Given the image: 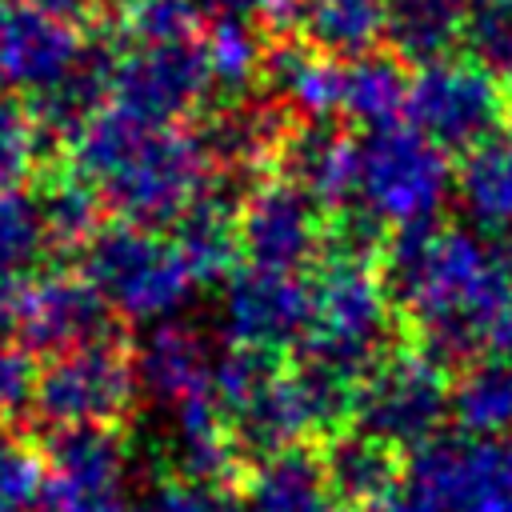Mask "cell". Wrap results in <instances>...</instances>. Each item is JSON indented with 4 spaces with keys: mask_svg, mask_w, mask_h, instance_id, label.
<instances>
[{
    "mask_svg": "<svg viewBox=\"0 0 512 512\" xmlns=\"http://www.w3.org/2000/svg\"><path fill=\"white\" fill-rule=\"evenodd\" d=\"M52 248L44 212L36 192L0 188V304L20 292L36 272H44V256Z\"/></svg>",
    "mask_w": 512,
    "mask_h": 512,
    "instance_id": "cell-24",
    "label": "cell"
},
{
    "mask_svg": "<svg viewBox=\"0 0 512 512\" xmlns=\"http://www.w3.org/2000/svg\"><path fill=\"white\" fill-rule=\"evenodd\" d=\"M456 196L472 224L488 232L512 228V128L464 152L456 168Z\"/></svg>",
    "mask_w": 512,
    "mask_h": 512,
    "instance_id": "cell-21",
    "label": "cell"
},
{
    "mask_svg": "<svg viewBox=\"0 0 512 512\" xmlns=\"http://www.w3.org/2000/svg\"><path fill=\"white\" fill-rule=\"evenodd\" d=\"M380 280L416 348L452 360H512V260L468 228L424 224L388 236Z\"/></svg>",
    "mask_w": 512,
    "mask_h": 512,
    "instance_id": "cell-1",
    "label": "cell"
},
{
    "mask_svg": "<svg viewBox=\"0 0 512 512\" xmlns=\"http://www.w3.org/2000/svg\"><path fill=\"white\" fill-rule=\"evenodd\" d=\"M312 324V284L288 272L268 268H236L220 292V332L228 348L268 352L304 344Z\"/></svg>",
    "mask_w": 512,
    "mask_h": 512,
    "instance_id": "cell-13",
    "label": "cell"
},
{
    "mask_svg": "<svg viewBox=\"0 0 512 512\" xmlns=\"http://www.w3.org/2000/svg\"><path fill=\"white\" fill-rule=\"evenodd\" d=\"M512 112V92L500 68L476 60L472 52H452L444 60L420 64L408 76L404 124H412L440 152H472L496 132H504Z\"/></svg>",
    "mask_w": 512,
    "mask_h": 512,
    "instance_id": "cell-6",
    "label": "cell"
},
{
    "mask_svg": "<svg viewBox=\"0 0 512 512\" xmlns=\"http://www.w3.org/2000/svg\"><path fill=\"white\" fill-rule=\"evenodd\" d=\"M44 512L124 508L132 444L116 428H60L44 452Z\"/></svg>",
    "mask_w": 512,
    "mask_h": 512,
    "instance_id": "cell-14",
    "label": "cell"
},
{
    "mask_svg": "<svg viewBox=\"0 0 512 512\" xmlns=\"http://www.w3.org/2000/svg\"><path fill=\"white\" fill-rule=\"evenodd\" d=\"M464 4L460 0H388L384 40L400 60L432 64L456 52L464 40Z\"/></svg>",
    "mask_w": 512,
    "mask_h": 512,
    "instance_id": "cell-23",
    "label": "cell"
},
{
    "mask_svg": "<svg viewBox=\"0 0 512 512\" xmlns=\"http://www.w3.org/2000/svg\"><path fill=\"white\" fill-rule=\"evenodd\" d=\"M104 68V104H116L132 116L180 124L184 116L200 112L216 92L200 36L192 40H164V44H124L100 60Z\"/></svg>",
    "mask_w": 512,
    "mask_h": 512,
    "instance_id": "cell-8",
    "label": "cell"
},
{
    "mask_svg": "<svg viewBox=\"0 0 512 512\" xmlns=\"http://www.w3.org/2000/svg\"><path fill=\"white\" fill-rule=\"evenodd\" d=\"M280 176L304 188L324 212H344L356 192V136L332 132L328 124H308L284 136L276 152Z\"/></svg>",
    "mask_w": 512,
    "mask_h": 512,
    "instance_id": "cell-16",
    "label": "cell"
},
{
    "mask_svg": "<svg viewBox=\"0 0 512 512\" xmlns=\"http://www.w3.org/2000/svg\"><path fill=\"white\" fill-rule=\"evenodd\" d=\"M104 512H128V508H104Z\"/></svg>",
    "mask_w": 512,
    "mask_h": 512,
    "instance_id": "cell-39",
    "label": "cell"
},
{
    "mask_svg": "<svg viewBox=\"0 0 512 512\" xmlns=\"http://www.w3.org/2000/svg\"><path fill=\"white\" fill-rule=\"evenodd\" d=\"M404 100H408V76L400 72L396 60L372 56V52L356 56V60H344L340 116H348V120L364 124V132H372V128L400 124Z\"/></svg>",
    "mask_w": 512,
    "mask_h": 512,
    "instance_id": "cell-25",
    "label": "cell"
},
{
    "mask_svg": "<svg viewBox=\"0 0 512 512\" xmlns=\"http://www.w3.org/2000/svg\"><path fill=\"white\" fill-rule=\"evenodd\" d=\"M236 236H240V256L252 268L300 276L324 256L328 212L280 172L256 176L240 200Z\"/></svg>",
    "mask_w": 512,
    "mask_h": 512,
    "instance_id": "cell-12",
    "label": "cell"
},
{
    "mask_svg": "<svg viewBox=\"0 0 512 512\" xmlns=\"http://www.w3.org/2000/svg\"><path fill=\"white\" fill-rule=\"evenodd\" d=\"M404 476L432 512H512V440L436 436L412 452Z\"/></svg>",
    "mask_w": 512,
    "mask_h": 512,
    "instance_id": "cell-11",
    "label": "cell"
},
{
    "mask_svg": "<svg viewBox=\"0 0 512 512\" xmlns=\"http://www.w3.org/2000/svg\"><path fill=\"white\" fill-rule=\"evenodd\" d=\"M40 212L52 236V248H84L96 232H100V196L88 180H80L72 168L52 176L40 192Z\"/></svg>",
    "mask_w": 512,
    "mask_h": 512,
    "instance_id": "cell-27",
    "label": "cell"
},
{
    "mask_svg": "<svg viewBox=\"0 0 512 512\" xmlns=\"http://www.w3.org/2000/svg\"><path fill=\"white\" fill-rule=\"evenodd\" d=\"M464 12H476V8H492V4H512V0H460Z\"/></svg>",
    "mask_w": 512,
    "mask_h": 512,
    "instance_id": "cell-36",
    "label": "cell"
},
{
    "mask_svg": "<svg viewBox=\"0 0 512 512\" xmlns=\"http://www.w3.org/2000/svg\"><path fill=\"white\" fill-rule=\"evenodd\" d=\"M448 396V364L412 344L388 352L360 380L352 424L356 432H368L396 452H416L440 436V424L448 420Z\"/></svg>",
    "mask_w": 512,
    "mask_h": 512,
    "instance_id": "cell-7",
    "label": "cell"
},
{
    "mask_svg": "<svg viewBox=\"0 0 512 512\" xmlns=\"http://www.w3.org/2000/svg\"><path fill=\"white\" fill-rule=\"evenodd\" d=\"M136 400L132 356L116 344H88L52 356L32 384V412L52 428H116Z\"/></svg>",
    "mask_w": 512,
    "mask_h": 512,
    "instance_id": "cell-9",
    "label": "cell"
},
{
    "mask_svg": "<svg viewBox=\"0 0 512 512\" xmlns=\"http://www.w3.org/2000/svg\"><path fill=\"white\" fill-rule=\"evenodd\" d=\"M448 416L472 440H512V360H472L452 380Z\"/></svg>",
    "mask_w": 512,
    "mask_h": 512,
    "instance_id": "cell-22",
    "label": "cell"
},
{
    "mask_svg": "<svg viewBox=\"0 0 512 512\" xmlns=\"http://www.w3.org/2000/svg\"><path fill=\"white\" fill-rule=\"evenodd\" d=\"M268 80L276 100L304 116L308 124H328L332 116H340V100H344V60L312 52V48H284L276 52L268 64Z\"/></svg>",
    "mask_w": 512,
    "mask_h": 512,
    "instance_id": "cell-20",
    "label": "cell"
},
{
    "mask_svg": "<svg viewBox=\"0 0 512 512\" xmlns=\"http://www.w3.org/2000/svg\"><path fill=\"white\" fill-rule=\"evenodd\" d=\"M456 188L448 152L424 140L412 124L372 128L356 140V212L372 216L384 232L436 224L440 208Z\"/></svg>",
    "mask_w": 512,
    "mask_h": 512,
    "instance_id": "cell-4",
    "label": "cell"
},
{
    "mask_svg": "<svg viewBox=\"0 0 512 512\" xmlns=\"http://www.w3.org/2000/svg\"><path fill=\"white\" fill-rule=\"evenodd\" d=\"M192 4H196V12L204 8L212 16H236V20H252V16L284 20V8H288V0H192Z\"/></svg>",
    "mask_w": 512,
    "mask_h": 512,
    "instance_id": "cell-33",
    "label": "cell"
},
{
    "mask_svg": "<svg viewBox=\"0 0 512 512\" xmlns=\"http://www.w3.org/2000/svg\"><path fill=\"white\" fill-rule=\"evenodd\" d=\"M216 360L220 356L212 340L196 324H184V320L148 324L132 356L136 392H144L160 412L216 400L212 396Z\"/></svg>",
    "mask_w": 512,
    "mask_h": 512,
    "instance_id": "cell-15",
    "label": "cell"
},
{
    "mask_svg": "<svg viewBox=\"0 0 512 512\" xmlns=\"http://www.w3.org/2000/svg\"><path fill=\"white\" fill-rule=\"evenodd\" d=\"M44 120L36 108L0 88V188H20L44 156Z\"/></svg>",
    "mask_w": 512,
    "mask_h": 512,
    "instance_id": "cell-28",
    "label": "cell"
},
{
    "mask_svg": "<svg viewBox=\"0 0 512 512\" xmlns=\"http://www.w3.org/2000/svg\"><path fill=\"white\" fill-rule=\"evenodd\" d=\"M352 512H432L424 500H416L408 488L404 492H396V496H388V500H380V504H368V508H352Z\"/></svg>",
    "mask_w": 512,
    "mask_h": 512,
    "instance_id": "cell-34",
    "label": "cell"
},
{
    "mask_svg": "<svg viewBox=\"0 0 512 512\" xmlns=\"http://www.w3.org/2000/svg\"><path fill=\"white\" fill-rule=\"evenodd\" d=\"M12 4H24V0H0V12H4V8H12Z\"/></svg>",
    "mask_w": 512,
    "mask_h": 512,
    "instance_id": "cell-37",
    "label": "cell"
},
{
    "mask_svg": "<svg viewBox=\"0 0 512 512\" xmlns=\"http://www.w3.org/2000/svg\"><path fill=\"white\" fill-rule=\"evenodd\" d=\"M44 484L48 468L40 448L20 432L0 428V512H40Z\"/></svg>",
    "mask_w": 512,
    "mask_h": 512,
    "instance_id": "cell-29",
    "label": "cell"
},
{
    "mask_svg": "<svg viewBox=\"0 0 512 512\" xmlns=\"http://www.w3.org/2000/svg\"><path fill=\"white\" fill-rule=\"evenodd\" d=\"M32 384H36L32 356L0 316V420L32 400Z\"/></svg>",
    "mask_w": 512,
    "mask_h": 512,
    "instance_id": "cell-32",
    "label": "cell"
},
{
    "mask_svg": "<svg viewBox=\"0 0 512 512\" xmlns=\"http://www.w3.org/2000/svg\"><path fill=\"white\" fill-rule=\"evenodd\" d=\"M96 4H128V0H96Z\"/></svg>",
    "mask_w": 512,
    "mask_h": 512,
    "instance_id": "cell-38",
    "label": "cell"
},
{
    "mask_svg": "<svg viewBox=\"0 0 512 512\" xmlns=\"http://www.w3.org/2000/svg\"><path fill=\"white\" fill-rule=\"evenodd\" d=\"M320 460L332 500L344 504L348 512L396 496V484L404 476L400 452L368 432H336L332 440H324Z\"/></svg>",
    "mask_w": 512,
    "mask_h": 512,
    "instance_id": "cell-19",
    "label": "cell"
},
{
    "mask_svg": "<svg viewBox=\"0 0 512 512\" xmlns=\"http://www.w3.org/2000/svg\"><path fill=\"white\" fill-rule=\"evenodd\" d=\"M284 24L296 28L304 48L356 60L384 40L388 0H288Z\"/></svg>",
    "mask_w": 512,
    "mask_h": 512,
    "instance_id": "cell-18",
    "label": "cell"
},
{
    "mask_svg": "<svg viewBox=\"0 0 512 512\" xmlns=\"http://www.w3.org/2000/svg\"><path fill=\"white\" fill-rule=\"evenodd\" d=\"M392 300L376 264L320 260L300 360L360 384L392 348Z\"/></svg>",
    "mask_w": 512,
    "mask_h": 512,
    "instance_id": "cell-3",
    "label": "cell"
},
{
    "mask_svg": "<svg viewBox=\"0 0 512 512\" xmlns=\"http://www.w3.org/2000/svg\"><path fill=\"white\" fill-rule=\"evenodd\" d=\"M24 4H36V8H44V12H56V16H68V20H76L84 8H92L96 0H24Z\"/></svg>",
    "mask_w": 512,
    "mask_h": 512,
    "instance_id": "cell-35",
    "label": "cell"
},
{
    "mask_svg": "<svg viewBox=\"0 0 512 512\" xmlns=\"http://www.w3.org/2000/svg\"><path fill=\"white\" fill-rule=\"evenodd\" d=\"M244 512H332V488L324 476V460L304 448H280L256 456L240 480Z\"/></svg>",
    "mask_w": 512,
    "mask_h": 512,
    "instance_id": "cell-17",
    "label": "cell"
},
{
    "mask_svg": "<svg viewBox=\"0 0 512 512\" xmlns=\"http://www.w3.org/2000/svg\"><path fill=\"white\" fill-rule=\"evenodd\" d=\"M72 172L88 180L104 208L140 228L176 224L216 180L204 136L184 124L132 116L100 104L68 136Z\"/></svg>",
    "mask_w": 512,
    "mask_h": 512,
    "instance_id": "cell-2",
    "label": "cell"
},
{
    "mask_svg": "<svg viewBox=\"0 0 512 512\" xmlns=\"http://www.w3.org/2000/svg\"><path fill=\"white\" fill-rule=\"evenodd\" d=\"M84 276L112 308V316L144 328L176 320L196 288V276L184 264L176 240L128 220L100 224V232L84 244Z\"/></svg>",
    "mask_w": 512,
    "mask_h": 512,
    "instance_id": "cell-5",
    "label": "cell"
},
{
    "mask_svg": "<svg viewBox=\"0 0 512 512\" xmlns=\"http://www.w3.org/2000/svg\"><path fill=\"white\" fill-rule=\"evenodd\" d=\"M508 260H512V248H508Z\"/></svg>",
    "mask_w": 512,
    "mask_h": 512,
    "instance_id": "cell-40",
    "label": "cell"
},
{
    "mask_svg": "<svg viewBox=\"0 0 512 512\" xmlns=\"http://www.w3.org/2000/svg\"><path fill=\"white\" fill-rule=\"evenodd\" d=\"M200 12L192 0H128L120 4L116 40L124 44H164L200 36Z\"/></svg>",
    "mask_w": 512,
    "mask_h": 512,
    "instance_id": "cell-30",
    "label": "cell"
},
{
    "mask_svg": "<svg viewBox=\"0 0 512 512\" xmlns=\"http://www.w3.org/2000/svg\"><path fill=\"white\" fill-rule=\"evenodd\" d=\"M0 316L28 352H44L48 360L60 352L104 344L116 332V316L100 300L92 280L64 268L36 272L20 292L0 304Z\"/></svg>",
    "mask_w": 512,
    "mask_h": 512,
    "instance_id": "cell-10",
    "label": "cell"
},
{
    "mask_svg": "<svg viewBox=\"0 0 512 512\" xmlns=\"http://www.w3.org/2000/svg\"><path fill=\"white\" fill-rule=\"evenodd\" d=\"M200 52L216 92H232V96L244 92L268 64L252 20H236V16H216L208 28H200Z\"/></svg>",
    "mask_w": 512,
    "mask_h": 512,
    "instance_id": "cell-26",
    "label": "cell"
},
{
    "mask_svg": "<svg viewBox=\"0 0 512 512\" xmlns=\"http://www.w3.org/2000/svg\"><path fill=\"white\" fill-rule=\"evenodd\" d=\"M464 40L468 52L492 68L512 64V4H492V8H476L464 12Z\"/></svg>",
    "mask_w": 512,
    "mask_h": 512,
    "instance_id": "cell-31",
    "label": "cell"
},
{
    "mask_svg": "<svg viewBox=\"0 0 512 512\" xmlns=\"http://www.w3.org/2000/svg\"><path fill=\"white\" fill-rule=\"evenodd\" d=\"M508 92H512V84H508Z\"/></svg>",
    "mask_w": 512,
    "mask_h": 512,
    "instance_id": "cell-41",
    "label": "cell"
}]
</instances>
